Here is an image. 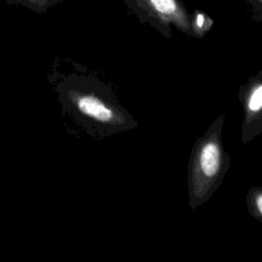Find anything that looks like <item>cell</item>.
Here are the masks:
<instances>
[{"instance_id": "6da1fadb", "label": "cell", "mask_w": 262, "mask_h": 262, "mask_svg": "<svg viewBox=\"0 0 262 262\" xmlns=\"http://www.w3.org/2000/svg\"><path fill=\"white\" fill-rule=\"evenodd\" d=\"M59 101L91 132L102 137L138 127L112 89L92 76L72 75L57 86Z\"/></svg>"}, {"instance_id": "7a4b0ae2", "label": "cell", "mask_w": 262, "mask_h": 262, "mask_svg": "<svg viewBox=\"0 0 262 262\" xmlns=\"http://www.w3.org/2000/svg\"><path fill=\"white\" fill-rule=\"evenodd\" d=\"M224 119L225 114L218 116L192 145L187 167L191 210L209 201L223 182L230 167V156L222 140Z\"/></svg>"}, {"instance_id": "3957f363", "label": "cell", "mask_w": 262, "mask_h": 262, "mask_svg": "<svg viewBox=\"0 0 262 262\" xmlns=\"http://www.w3.org/2000/svg\"><path fill=\"white\" fill-rule=\"evenodd\" d=\"M127 8L142 24H148L170 38L171 27L191 38L190 12L181 0H124Z\"/></svg>"}, {"instance_id": "277c9868", "label": "cell", "mask_w": 262, "mask_h": 262, "mask_svg": "<svg viewBox=\"0 0 262 262\" xmlns=\"http://www.w3.org/2000/svg\"><path fill=\"white\" fill-rule=\"evenodd\" d=\"M238 100L244 113L242 143L247 144L262 133V71L239 86Z\"/></svg>"}, {"instance_id": "5b68a950", "label": "cell", "mask_w": 262, "mask_h": 262, "mask_svg": "<svg viewBox=\"0 0 262 262\" xmlns=\"http://www.w3.org/2000/svg\"><path fill=\"white\" fill-rule=\"evenodd\" d=\"M213 18L202 10H193L190 12V31L191 38L202 39L213 27Z\"/></svg>"}, {"instance_id": "8992f818", "label": "cell", "mask_w": 262, "mask_h": 262, "mask_svg": "<svg viewBox=\"0 0 262 262\" xmlns=\"http://www.w3.org/2000/svg\"><path fill=\"white\" fill-rule=\"evenodd\" d=\"M246 203L250 215L253 216L256 220L262 222V187H250L247 193Z\"/></svg>"}, {"instance_id": "52a82bcc", "label": "cell", "mask_w": 262, "mask_h": 262, "mask_svg": "<svg viewBox=\"0 0 262 262\" xmlns=\"http://www.w3.org/2000/svg\"><path fill=\"white\" fill-rule=\"evenodd\" d=\"M8 5H21L36 13H43L48 8L62 3L64 0H4Z\"/></svg>"}, {"instance_id": "ba28073f", "label": "cell", "mask_w": 262, "mask_h": 262, "mask_svg": "<svg viewBox=\"0 0 262 262\" xmlns=\"http://www.w3.org/2000/svg\"><path fill=\"white\" fill-rule=\"evenodd\" d=\"M250 7L252 17L262 24V0H244Z\"/></svg>"}]
</instances>
